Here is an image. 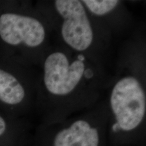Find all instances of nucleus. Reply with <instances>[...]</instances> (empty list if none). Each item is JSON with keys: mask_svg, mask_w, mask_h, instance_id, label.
<instances>
[{"mask_svg": "<svg viewBox=\"0 0 146 146\" xmlns=\"http://www.w3.org/2000/svg\"><path fill=\"white\" fill-rule=\"evenodd\" d=\"M39 66L36 110L47 125L96 104L112 80L105 63L58 43L52 45Z\"/></svg>", "mask_w": 146, "mask_h": 146, "instance_id": "1", "label": "nucleus"}, {"mask_svg": "<svg viewBox=\"0 0 146 146\" xmlns=\"http://www.w3.org/2000/svg\"><path fill=\"white\" fill-rule=\"evenodd\" d=\"M38 8L56 31L58 43L72 52L105 63L110 43V31L93 17L80 0H56Z\"/></svg>", "mask_w": 146, "mask_h": 146, "instance_id": "2", "label": "nucleus"}, {"mask_svg": "<svg viewBox=\"0 0 146 146\" xmlns=\"http://www.w3.org/2000/svg\"><path fill=\"white\" fill-rule=\"evenodd\" d=\"M52 31L39 9L0 10L1 55L30 66H39L52 46Z\"/></svg>", "mask_w": 146, "mask_h": 146, "instance_id": "3", "label": "nucleus"}, {"mask_svg": "<svg viewBox=\"0 0 146 146\" xmlns=\"http://www.w3.org/2000/svg\"><path fill=\"white\" fill-rule=\"evenodd\" d=\"M107 89V133L120 139L133 137L145 124L146 94L143 81L137 73L124 69L111 80Z\"/></svg>", "mask_w": 146, "mask_h": 146, "instance_id": "4", "label": "nucleus"}, {"mask_svg": "<svg viewBox=\"0 0 146 146\" xmlns=\"http://www.w3.org/2000/svg\"><path fill=\"white\" fill-rule=\"evenodd\" d=\"M108 110L106 100L56 123L47 141L48 146H104Z\"/></svg>", "mask_w": 146, "mask_h": 146, "instance_id": "5", "label": "nucleus"}, {"mask_svg": "<svg viewBox=\"0 0 146 146\" xmlns=\"http://www.w3.org/2000/svg\"><path fill=\"white\" fill-rule=\"evenodd\" d=\"M0 54V108L12 115L36 110L37 70Z\"/></svg>", "mask_w": 146, "mask_h": 146, "instance_id": "6", "label": "nucleus"}, {"mask_svg": "<svg viewBox=\"0 0 146 146\" xmlns=\"http://www.w3.org/2000/svg\"><path fill=\"white\" fill-rule=\"evenodd\" d=\"M82 2L93 17L103 23L105 18L122 10L123 5V2L118 0H82Z\"/></svg>", "mask_w": 146, "mask_h": 146, "instance_id": "7", "label": "nucleus"}, {"mask_svg": "<svg viewBox=\"0 0 146 146\" xmlns=\"http://www.w3.org/2000/svg\"><path fill=\"white\" fill-rule=\"evenodd\" d=\"M8 116H13L0 108V140L10 135L11 128L10 119Z\"/></svg>", "mask_w": 146, "mask_h": 146, "instance_id": "8", "label": "nucleus"}]
</instances>
